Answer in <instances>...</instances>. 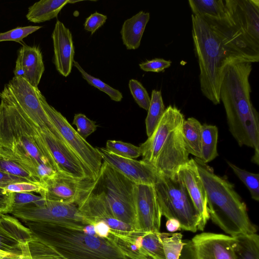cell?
Instances as JSON below:
<instances>
[{"mask_svg":"<svg viewBox=\"0 0 259 259\" xmlns=\"http://www.w3.org/2000/svg\"><path fill=\"white\" fill-rule=\"evenodd\" d=\"M192 34L202 94L213 104L220 103V88L225 68L239 63L259 61L253 48L230 22L192 14Z\"/></svg>","mask_w":259,"mask_h":259,"instance_id":"obj_1","label":"cell"},{"mask_svg":"<svg viewBox=\"0 0 259 259\" xmlns=\"http://www.w3.org/2000/svg\"><path fill=\"white\" fill-rule=\"evenodd\" d=\"M0 152L42 182L57 172L40 129L14 106L0 103Z\"/></svg>","mask_w":259,"mask_h":259,"instance_id":"obj_2","label":"cell"},{"mask_svg":"<svg viewBox=\"0 0 259 259\" xmlns=\"http://www.w3.org/2000/svg\"><path fill=\"white\" fill-rule=\"evenodd\" d=\"M252 63L227 66L220 88V101L226 112L229 130L240 146L254 150L251 161L259 163V114L250 99L249 77Z\"/></svg>","mask_w":259,"mask_h":259,"instance_id":"obj_3","label":"cell"},{"mask_svg":"<svg viewBox=\"0 0 259 259\" xmlns=\"http://www.w3.org/2000/svg\"><path fill=\"white\" fill-rule=\"evenodd\" d=\"M207 197L209 218L230 236L256 233L246 204L226 177L216 175L213 168L195 158Z\"/></svg>","mask_w":259,"mask_h":259,"instance_id":"obj_4","label":"cell"},{"mask_svg":"<svg viewBox=\"0 0 259 259\" xmlns=\"http://www.w3.org/2000/svg\"><path fill=\"white\" fill-rule=\"evenodd\" d=\"M32 236L63 259H128L108 238L84 233L64 224L24 222Z\"/></svg>","mask_w":259,"mask_h":259,"instance_id":"obj_5","label":"cell"},{"mask_svg":"<svg viewBox=\"0 0 259 259\" xmlns=\"http://www.w3.org/2000/svg\"><path fill=\"white\" fill-rule=\"evenodd\" d=\"M184 120L180 110L169 105L153 133L139 146L142 160L160 176H175L189 160L183 137Z\"/></svg>","mask_w":259,"mask_h":259,"instance_id":"obj_6","label":"cell"},{"mask_svg":"<svg viewBox=\"0 0 259 259\" xmlns=\"http://www.w3.org/2000/svg\"><path fill=\"white\" fill-rule=\"evenodd\" d=\"M154 188L162 216L177 220L181 229L196 232L199 214L178 174L172 177L159 176Z\"/></svg>","mask_w":259,"mask_h":259,"instance_id":"obj_7","label":"cell"},{"mask_svg":"<svg viewBox=\"0 0 259 259\" xmlns=\"http://www.w3.org/2000/svg\"><path fill=\"white\" fill-rule=\"evenodd\" d=\"M135 185L107 163L102 162L96 189L103 194L112 216L136 229Z\"/></svg>","mask_w":259,"mask_h":259,"instance_id":"obj_8","label":"cell"},{"mask_svg":"<svg viewBox=\"0 0 259 259\" xmlns=\"http://www.w3.org/2000/svg\"><path fill=\"white\" fill-rule=\"evenodd\" d=\"M40 93L38 88L32 86L21 77L14 76L0 92V99L16 107L25 117L41 130L48 131L64 141L42 106L40 100Z\"/></svg>","mask_w":259,"mask_h":259,"instance_id":"obj_9","label":"cell"},{"mask_svg":"<svg viewBox=\"0 0 259 259\" xmlns=\"http://www.w3.org/2000/svg\"><path fill=\"white\" fill-rule=\"evenodd\" d=\"M40 100L44 109L65 143L87 169L92 179L96 180L103 162L97 148L82 138L67 119L47 102L41 93Z\"/></svg>","mask_w":259,"mask_h":259,"instance_id":"obj_10","label":"cell"},{"mask_svg":"<svg viewBox=\"0 0 259 259\" xmlns=\"http://www.w3.org/2000/svg\"><path fill=\"white\" fill-rule=\"evenodd\" d=\"M10 213L24 222L57 223L81 230L89 224L74 203L46 200L42 206L28 204L12 208Z\"/></svg>","mask_w":259,"mask_h":259,"instance_id":"obj_11","label":"cell"},{"mask_svg":"<svg viewBox=\"0 0 259 259\" xmlns=\"http://www.w3.org/2000/svg\"><path fill=\"white\" fill-rule=\"evenodd\" d=\"M39 194L47 200L77 204L81 196L97 185V179H77L57 172L41 183Z\"/></svg>","mask_w":259,"mask_h":259,"instance_id":"obj_12","label":"cell"},{"mask_svg":"<svg viewBox=\"0 0 259 259\" xmlns=\"http://www.w3.org/2000/svg\"><path fill=\"white\" fill-rule=\"evenodd\" d=\"M226 14L247 42L259 51V1H224Z\"/></svg>","mask_w":259,"mask_h":259,"instance_id":"obj_13","label":"cell"},{"mask_svg":"<svg viewBox=\"0 0 259 259\" xmlns=\"http://www.w3.org/2000/svg\"><path fill=\"white\" fill-rule=\"evenodd\" d=\"M233 241V237L222 234H197L184 246V259H235Z\"/></svg>","mask_w":259,"mask_h":259,"instance_id":"obj_14","label":"cell"},{"mask_svg":"<svg viewBox=\"0 0 259 259\" xmlns=\"http://www.w3.org/2000/svg\"><path fill=\"white\" fill-rule=\"evenodd\" d=\"M134 202L136 230L140 232H159L162 215L154 186L135 184Z\"/></svg>","mask_w":259,"mask_h":259,"instance_id":"obj_15","label":"cell"},{"mask_svg":"<svg viewBox=\"0 0 259 259\" xmlns=\"http://www.w3.org/2000/svg\"><path fill=\"white\" fill-rule=\"evenodd\" d=\"M40 132L58 172L77 179L93 180L87 169L64 141L48 131L40 130Z\"/></svg>","mask_w":259,"mask_h":259,"instance_id":"obj_16","label":"cell"},{"mask_svg":"<svg viewBox=\"0 0 259 259\" xmlns=\"http://www.w3.org/2000/svg\"><path fill=\"white\" fill-rule=\"evenodd\" d=\"M102 160L137 184L153 185L159 175L153 168L143 161L117 156L106 149L97 148Z\"/></svg>","mask_w":259,"mask_h":259,"instance_id":"obj_17","label":"cell"},{"mask_svg":"<svg viewBox=\"0 0 259 259\" xmlns=\"http://www.w3.org/2000/svg\"><path fill=\"white\" fill-rule=\"evenodd\" d=\"M178 174L184 183L200 216L198 230L203 231L208 221L206 193L193 158L181 166Z\"/></svg>","mask_w":259,"mask_h":259,"instance_id":"obj_18","label":"cell"},{"mask_svg":"<svg viewBox=\"0 0 259 259\" xmlns=\"http://www.w3.org/2000/svg\"><path fill=\"white\" fill-rule=\"evenodd\" d=\"M44 71L42 53L39 47L23 45L17 52L14 76L21 77L32 86L38 88Z\"/></svg>","mask_w":259,"mask_h":259,"instance_id":"obj_19","label":"cell"},{"mask_svg":"<svg viewBox=\"0 0 259 259\" xmlns=\"http://www.w3.org/2000/svg\"><path fill=\"white\" fill-rule=\"evenodd\" d=\"M54 47V63L56 70L64 77L71 73L74 61V49L70 30L57 20L52 34Z\"/></svg>","mask_w":259,"mask_h":259,"instance_id":"obj_20","label":"cell"},{"mask_svg":"<svg viewBox=\"0 0 259 259\" xmlns=\"http://www.w3.org/2000/svg\"><path fill=\"white\" fill-rule=\"evenodd\" d=\"M32 238L29 229L17 219L6 214L0 215V250L22 255V245Z\"/></svg>","mask_w":259,"mask_h":259,"instance_id":"obj_21","label":"cell"},{"mask_svg":"<svg viewBox=\"0 0 259 259\" xmlns=\"http://www.w3.org/2000/svg\"><path fill=\"white\" fill-rule=\"evenodd\" d=\"M149 19V13L140 11L124 22L120 34L123 44L127 50H136L140 47Z\"/></svg>","mask_w":259,"mask_h":259,"instance_id":"obj_22","label":"cell"},{"mask_svg":"<svg viewBox=\"0 0 259 259\" xmlns=\"http://www.w3.org/2000/svg\"><path fill=\"white\" fill-rule=\"evenodd\" d=\"M69 0H41L29 7L27 19L34 23L49 21L57 17Z\"/></svg>","mask_w":259,"mask_h":259,"instance_id":"obj_23","label":"cell"},{"mask_svg":"<svg viewBox=\"0 0 259 259\" xmlns=\"http://www.w3.org/2000/svg\"><path fill=\"white\" fill-rule=\"evenodd\" d=\"M202 124L196 118L185 119L182 127L183 137L186 149L189 154L200 159L201 157Z\"/></svg>","mask_w":259,"mask_h":259,"instance_id":"obj_24","label":"cell"},{"mask_svg":"<svg viewBox=\"0 0 259 259\" xmlns=\"http://www.w3.org/2000/svg\"><path fill=\"white\" fill-rule=\"evenodd\" d=\"M193 15L211 19L226 17L224 1L222 0H189Z\"/></svg>","mask_w":259,"mask_h":259,"instance_id":"obj_25","label":"cell"},{"mask_svg":"<svg viewBox=\"0 0 259 259\" xmlns=\"http://www.w3.org/2000/svg\"><path fill=\"white\" fill-rule=\"evenodd\" d=\"M233 238L235 259H259V236L256 233Z\"/></svg>","mask_w":259,"mask_h":259,"instance_id":"obj_26","label":"cell"},{"mask_svg":"<svg viewBox=\"0 0 259 259\" xmlns=\"http://www.w3.org/2000/svg\"><path fill=\"white\" fill-rule=\"evenodd\" d=\"M218 139V129L215 125L202 124L200 159L203 162H209L219 156L217 151Z\"/></svg>","mask_w":259,"mask_h":259,"instance_id":"obj_27","label":"cell"},{"mask_svg":"<svg viewBox=\"0 0 259 259\" xmlns=\"http://www.w3.org/2000/svg\"><path fill=\"white\" fill-rule=\"evenodd\" d=\"M165 110L161 91L153 90L147 111V115L145 119L146 134L148 137L150 136L155 130Z\"/></svg>","mask_w":259,"mask_h":259,"instance_id":"obj_28","label":"cell"},{"mask_svg":"<svg viewBox=\"0 0 259 259\" xmlns=\"http://www.w3.org/2000/svg\"><path fill=\"white\" fill-rule=\"evenodd\" d=\"M22 259H63L52 248L33 236L22 245Z\"/></svg>","mask_w":259,"mask_h":259,"instance_id":"obj_29","label":"cell"},{"mask_svg":"<svg viewBox=\"0 0 259 259\" xmlns=\"http://www.w3.org/2000/svg\"><path fill=\"white\" fill-rule=\"evenodd\" d=\"M134 236H124L110 232L107 238L111 240L128 259H152L142 247H139L135 243Z\"/></svg>","mask_w":259,"mask_h":259,"instance_id":"obj_30","label":"cell"},{"mask_svg":"<svg viewBox=\"0 0 259 259\" xmlns=\"http://www.w3.org/2000/svg\"><path fill=\"white\" fill-rule=\"evenodd\" d=\"M166 259H180L184 246L181 233H158Z\"/></svg>","mask_w":259,"mask_h":259,"instance_id":"obj_31","label":"cell"},{"mask_svg":"<svg viewBox=\"0 0 259 259\" xmlns=\"http://www.w3.org/2000/svg\"><path fill=\"white\" fill-rule=\"evenodd\" d=\"M234 174L244 183L249 190L251 198L259 200V175L241 169L230 161H227Z\"/></svg>","mask_w":259,"mask_h":259,"instance_id":"obj_32","label":"cell"},{"mask_svg":"<svg viewBox=\"0 0 259 259\" xmlns=\"http://www.w3.org/2000/svg\"><path fill=\"white\" fill-rule=\"evenodd\" d=\"M159 232H143L141 235L142 247L152 259H166Z\"/></svg>","mask_w":259,"mask_h":259,"instance_id":"obj_33","label":"cell"},{"mask_svg":"<svg viewBox=\"0 0 259 259\" xmlns=\"http://www.w3.org/2000/svg\"><path fill=\"white\" fill-rule=\"evenodd\" d=\"M73 65L81 73L82 78L89 84L106 94L110 98L111 100L115 102L121 101L123 96L121 93L118 90L113 88L100 79L93 76L87 73L77 61L74 60Z\"/></svg>","mask_w":259,"mask_h":259,"instance_id":"obj_34","label":"cell"},{"mask_svg":"<svg viewBox=\"0 0 259 259\" xmlns=\"http://www.w3.org/2000/svg\"><path fill=\"white\" fill-rule=\"evenodd\" d=\"M105 148L110 152L121 157L135 159L141 156L139 147L120 141L108 140Z\"/></svg>","mask_w":259,"mask_h":259,"instance_id":"obj_35","label":"cell"},{"mask_svg":"<svg viewBox=\"0 0 259 259\" xmlns=\"http://www.w3.org/2000/svg\"><path fill=\"white\" fill-rule=\"evenodd\" d=\"M128 87L135 102L141 108L148 111L150 98L142 84L135 79H130Z\"/></svg>","mask_w":259,"mask_h":259,"instance_id":"obj_36","label":"cell"},{"mask_svg":"<svg viewBox=\"0 0 259 259\" xmlns=\"http://www.w3.org/2000/svg\"><path fill=\"white\" fill-rule=\"evenodd\" d=\"M41 28H42L41 26L19 27L5 32L0 33V42L14 41L20 43L24 38Z\"/></svg>","mask_w":259,"mask_h":259,"instance_id":"obj_37","label":"cell"},{"mask_svg":"<svg viewBox=\"0 0 259 259\" xmlns=\"http://www.w3.org/2000/svg\"><path fill=\"white\" fill-rule=\"evenodd\" d=\"M72 124L76 126L77 132L85 140L90 135L94 133L98 127L95 121L89 119L84 114L81 113L74 115Z\"/></svg>","mask_w":259,"mask_h":259,"instance_id":"obj_38","label":"cell"},{"mask_svg":"<svg viewBox=\"0 0 259 259\" xmlns=\"http://www.w3.org/2000/svg\"><path fill=\"white\" fill-rule=\"evenodd\" d=\"M46 202V199L40 195H36L30 192L13 193L12 208L33 204L36 206H42Z\"/></svg>","mask_w":259,"mask_h":259,"instance_id":"obj_39","label":"cell"},{"mask_svg":"<svg viewBox=\"0 0 259 259\" xmlns=\"http://www.w3.org/2000/svg\"><path fill=\"white\" fill-rule=\"evenodd\" d=\"M4 189L11 193L35 192L38 194L42 190L41 184L28 182H20L10 184Z\"/></svg>","mask_w":259,"mask_h":259,"instance_id":"obj_40","label":"cell"},{"mask_svg":"<svg viewBox=\"0 0 259 259\" xmlns=\"http://www.w3.org/2000/svg\"><path fill=\"white\" fill-rule=\"evenodd\" d=\"M171 64V62L170 60L155 58L143 62L139 64V66L144 71L159 72L168 68Z\"/></svg>","mask_w":259,"mask_h":259,"instance_id":"obj_41","label":"cell"},{"mask_svg":"<svg viewBox=\"0 0 259 259\" xmlns=\"http://www.w3.org/2000/svg\"><path fill=\"white\" fill-rule=\"evenodd\" d=\"M107 19L106 15L96 12L85 19L84 24V29L93 34L103 25Z\"/></svg>","mask_w":259,"mask_h":259,"instance_id":"obj_42","label":"cell"},{"mask_svg":"<svg viewBox=\"0 0 259 259\" xmlns=\"http://www.w3.org/2000/svg\"><path fill=\"white\" fill-rule=\"evenodd\" d=\"M13 193L6 191L0 187V213H10L13 205Z\"/></svg>","mask_w":259,"mask_h":259,"instance_id":"obj_43","label":"cell"},{"mask_svg":"<svg viewBox=\"0 0 259 259\" xmlns=\"http://www.w3.org/2000/svg\"><path fill=\"white\" fill-rule=\"evenodd\" d=\"M1 157V153H0ZM20 182H27L25 180L19 177L11 175L2 171L0 170V187L4 188L6 186Z\"/></svg>","mask_w":259,"mask_h":259,"instance_id":"obj_44","label":"cell"},{"mask_svg":"<svg viewBox=\"0 0 259 259\" xmlns=\"http://www.w3.org/2000/svg\"><path fill=\"white\" fill-rule=\"evenodd\" d=\"M95 230L97 236L107 238L110 233V228L104 222L99 221L96 222L94 224Z\"/></svg>","mask_w":259,"mask_h":259,"instance_id":"obj_45","label":"cell"},{"mask_svg":"<svg viewBox=\"0 0 259 259\" xmlns=\"http://www.w3.org/2000/svg\"><path fill=\"white\" fill-rule=\"evenodd\" d=\"M165 226L167 230L170 233H173L181 229L180 222L175 219H167Z\"/></svg>","mask_w":259,"mask_h":259,"instance_id":"obj_46","label":"cell"},{"mask_svg":"<svg viewBox=\"0 0 259 259\" xmlns=\"http://www.w3.org/2000/svg\"><path fill=\"white\" fill-rule=\"evenodd\" d=\"M83 232L89 235L92 236H97L95 230V227L94 225L92 224H88L85 225L82 229Z\"/></svg>","mask_w":259,"mask_h":259,"instance_id":"obj_47","label":"cell"},{"mask_svg":"<svg viewBox=\"0 0 259 259\" xmlns=\"http://www.w3.org/2000/svg\"><path fill=\"white\" fill-rule=\"evenodd\" d=\"M13 254H11L0 250V258H3Z\"/></svg>","mask_w":259,"mask_h":259,"instance_id":"obj_48","label":"cell"},{"mask_svg":"<svg viewBox=\"0 0 259 259\" xmlns=\"http://www.w3.org/2000/svg\"><path fill=\"white\" fill-rule=\"evenodd\" d=\"M17 255H18L11 254V255H10L9 256H6L5 257H3V258H0V259H13L14 258H15Z\"/></svg>","mask_w":259,"mask_h":259,"instance_id":"obj_49","label":"cell"},{"mask_svg":"<svg viewBox=\"0 0 259 259\" xmlns=\"http://www.w3.org/2000/svg\"><path fill=\"white\" fill-rule=\"evenodd\" d=\"M1 214H2V213H0V215H1Z\"/></svg>","mask_w":259,"mask_h":259,"instance_id":"obj_50","label":"cell"}]
</instances>
